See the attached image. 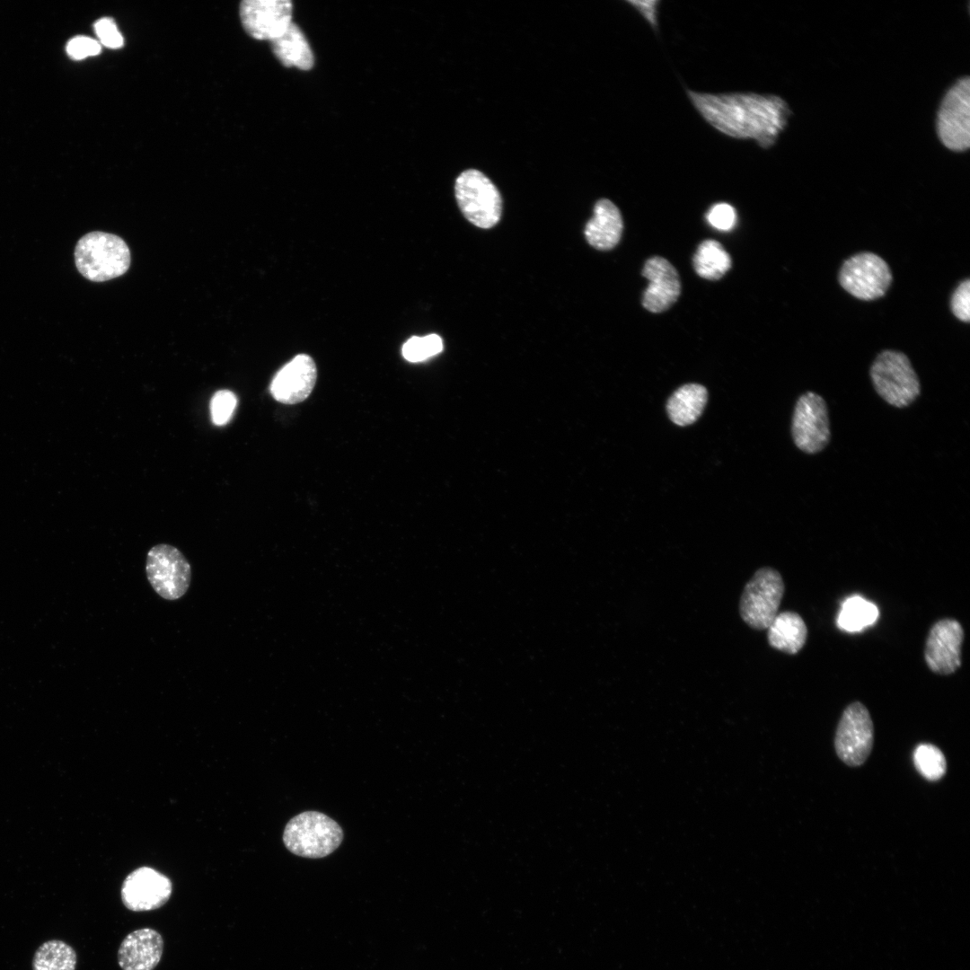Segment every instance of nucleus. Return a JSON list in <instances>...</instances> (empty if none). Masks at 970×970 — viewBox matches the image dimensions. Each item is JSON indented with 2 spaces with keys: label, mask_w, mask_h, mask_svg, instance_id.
<instances>
[{
  "label": "nucleus",
  "mask_w": 970,
  "mask_h": 970,
  "mask_svg": "<svg viewBox=\"0 0 970 970\" xmlns=\"http://www.w3.org/2000/svg\"><path fill=\"white\" fill-rule=\"evenodd\" d=\"M767 630L771 647L790 655L797 654L804 647L807 637L804 620L791 611L777 613Z\"/></svg>",
  "instance_id": "19"
},
{
  "label": "nucleus",
  "mask_w": 970,
  "mask_h": 970,
  "mask_svg": "<svg viewBox=\"0 0 970 970\" xmlns=\"http://www.w3.org/2000/svg\"><path fill=\"white\" fill-rule=\"evenodd\" d=\"M269 42L274 55L284 66H295L302 70L313 67V51L304 34L293 22Z\"/></svg>",
  "instance_id": "20"
},
{
  "label": "nucleus",
  "mask_w": 970,
  "mask_h": 970,
  "mask_svg": "<svg viewBox=\"0 0 970 970\" xmlns=\"http://www.w3.org/2000/svg\"><path fill=\"white\" fill-rule=\"evenodd\" d=\"M630 4L655 31H658V5L660 1H628Z\"/></svg>",
  "instance_id": "32"
},
{
  "label": "nucleus",
  "mask_w": 970,
  "mask_h": 970,
  "mask_svg": "<svg viewBox=\"0 0 970 970\" xmlns=\"http://www.w3.org/2000/svg\"><path fill=\"white\" fill-rule=\"evenodd\" d=\"M791 432L795 445L807 454H816L829 443L830 423L827 406L822 396L807 392L797 401Z\"/></svg>",
  "instance_id": "11"
},
{
  "label": "nucleus",
  "mask_w": 970,
  "mask_h": 970,
  "mask_svg": "<svg viewBox=\"0 0 970 970\" xmlns=\"http://www.w3.org/2000/svg\"><path fill=\"white\" fill-rule=\"evenodd\" d=\"M706 219L713 227L721 231H728L736 224V209L726 202L716 203L708 210Z\"/></svg>",
  "instance_id": "28"
},
{
  "label": "nucleus",
  "mask_w": 970,
  "mask_h": 970,
  "mask_svg": "<svg viewBox=\"0 0 970 970\" xmlns=\"http://www.w3.org/2000/svg\"><path fill=\"white\" fill-rule=\"evenodd\" d=\"M877 605L860 595H851L842 604L837 617L838 627L848 632H858L876 622Z\"/></svg>",
  "instance_id": "23"
},
{
  "label": "nucleus",
  "mask_w": 970,
  "mask_h": 970,
  "mask_svg": "<svg viewBox=\"0 0 970 970\" xmlns=\"http://www.w3.org/2000/svg\"><path fill=\"white\" fill-rule=\"evenodd\" d=\"M950 308L953 314L960 321L968 322L970 320V281H962L955 289L950 299Z\"/></svg>",
  "instance_id": "29"
},
{
  "label": "nucleus",
  "mask_w": 970,
  "mask_h": 970,
  "mask_svg": "<svg viewBox=\"0 0 970 970\" xmlns=\"http://www.w3.org/2000/svg\"><path fill=\"white\" fill-rule=\"evenodd\" d=\"M94 31L101 43L110 48L123 46L122 35L118 31L115 22L110 18H101L94 23Z\"/></svg>",
  "instance_id": "31"
},
{
  "label": "nucleus",
  "mask_w": 970,
  "mask_h": 970,
  "mask_svg": "<svg viewBox=\"0 0 970 970\" xmlns=\"http://www.w3.org/2000/svg\"><path fill=\"white\" fill-rule=\"evenodd\" d=\"M66 49L71 58L80 60L98 55L101 48L99 41L92 38L76 36L67 42Z\"/></svg>",
  "instance_id": "30"
},
{
  "label": "nucleus",
  "mask_w": 970,
  "mask_h": 970,
  "mask_svg": "<svg viewBox=\"0 0 970 970\" xmlns=\"http://www.w3.org/2000/svg\"><path fill=\"white\" fill-rule=\"evenodd\" d=\"M443 350L442 339L436 334L410 338L402 346V356L410 362H419Z\"/></svg>",
  "instance_id": "26"
},
{
  "label": "nucleus",
  "mask_w": 970,
  "mask_h": 970,
  "mask_svg": "<svg viewBox=\"0 0 970 970\" xmlns=\"http://www.w3.org/2000/svg\"><path fill=\"white\" fill-rule=\"evenodd\" d=\"M839 282L854 297L870 301L885 295L892 282V273L887 263L878 255L860 252L843 262Z\"/></svg>",
  "instance_id": "9"
},
{
  "label": "nucleus",
  "mask_w": 970,
  "mask_h": 970,
  "mask_svg": "<svg viewBox=\"0 0 970 970\" xmlns=\"http://www.w3.org/2000/svg\"><path fill=\"white\" fill-rule=\"evenodd\" d=\"M964 630L954 619H941L930 628L926 639L924 658L934 673L948 675L961 666Z\"/></svg>",
  "instance_id": "13"
},
{
  "label": "nucleus",
  "mask_w": 970,
  "mask_h": 970,
  "mask_svg": "<svg viewBox=\"0 0 970 970\" xmlns=\"http://www.w3.org/2000/svg\"><path fill=\"white\" fill-rule=\"evenodd\" d=\"M642 276L649 281L642 296L645 309L651 313H662L676 302L681 294L680 277L667 260L659 256L648 259Z\"/></svg>",
  "instance_id": "15"
},
{
  "label": "nucleus",
  "mask_w": 970,
  "mask_h": 970,
  "mask_svg": "<svg viewBox=\"0 0 970 970\" xmlns=\"http://www.w3.org/2000/svg\"><path fill=\"white\" fill-rule=\"evenodd\" d=\"M869 374L877 394L895 408L911 405L920 395L919 378L907 356L900 351H882Z\"/></svg>",
  "instance_id": "4"
},
{
  "label": "nucleus",
  "mask_w": 970,
  "mask_h": 970,
  "mask_svg": "<svg viewBox=\"0 0 970 970\" xmlns=\"http://www.w3.org/2000/svg\"><path fill=\"white\" fill-rule=\"evenodd\" d=\"M237 404L235 394L229 390L216 392L210 401V413L214 424L225 425L231 419Z\"/></svg>",
  "instance_id": "27"
},
{
  "label": "nucleus",
  "mask_w": 970,
  "mask_h": 970,
  "mask_svg": "<svg viewBox=\"0 0 970 970\" xmlns=\"http://www.w3.org/2000/svg\"><path fill=\"white\" fill-rule=\"evenodd\" d=\"M292 10L289 0H245L240 4V18L251 37L270 41L292 22Z\"/></svg>",
  "instance_id": "14"
},
{
  "label": "nucleus",
  "mask_w": 970,
  "mask_h": 970,
  "mask_svg": "<svg viewBox=\"0 0 970 970\" xmlns=\"http://www.w3.org/2000/svg\"><path fill=\"white\" fill-rule=\"evenodd\" d=\"M622 230V216L615 204L607 198L597 200L584 231L587 242L600 251L611 250L618 244Z\"/></svg>",
  "instance_id": "18"
},
{
  "label": "nucleus",
  "mask_w": 970,
  "mask_h": 970,
  "mask_svg": "<svg viewBox=\"0 0 970 970\" xmlns=\"http://www.w3.org/2000/svg\"><path fill=\"white\" fill-rule=\"evenodd\" d=\"M454 193L465 218L474 225L488 229L498 224L502 214V198L494 183L475 169L463 171L456 179Z\"/></svg>",
  "instance_id": "5"
},
{
  "label": "nucleus",
  "mask_w": 970,
  "mask_h": 970,
  "mask_svg": "<svg viewBox=\"0 0 970 970\" xmlns=\"http://www.w3.org/2000/svg\"><path fill=\"white\" fill-rule=\"evenodd\" d=\"M75 262L85 278L101 282L118 278L128 269L130 252L127 243L118 235L95 231L77 242Z\"/></svg>",
  "instance_id": "2"
},
{
  "label": "nucleus",
  "mask_w": 970,
  "mask_h": 970,
  "mask_svg": "<svg viewBox=\"0 0 970 970\" xmlns=\"http://www.w3.org/2000/svg\"><path fill=\"white\" fill-rule=\"evenodd\" d=\"M707 399L708 392L704 386L698 384H684L668 399V416L678 426L691 425L702 413Z\"/></svg>",
  "instance_id": "21"
},
{
  "label": "nucleus",
  "mask_w": 970,
  "mask_h": 970,
  "mask_svg": "<svg viewBox=\"0 0 970 970\" xmlns=\"http://www.w3.org/2000/svg\"><path fill=\"white\" fill-rule=\"evenodd\" d=\"M172 893L168 877L149 868L141 867L129 873L121 886V900L132 912H147L164 905Z\"/></svg>",
  "instance_id": "12"
},
{
  "label": "nucleus",
  "mask_w": 970,
  "mask_h": 970,
  "mask_svg": "<svg viewBox=\"0 0 970 970\" xmlns=\"http://www.w3.org/2000/svg\"><path fill=\"white\" fill-rule=\"evenodd\" d=\"M701 117L719 132L736 139L754 140L772 147L788 124L790 110L775 94L756 93H711L685 89Z\"/></svg>",
  "instance_id": "1"
},
{
  "label": "nucleus",
  "mask_w": 970,
  "mask_h": 970,
  "mask_svg": "<svg viewBox=\"0 0 970 970\" xmlns=\"http://www.w3.org/2000/svg\"><path fill=\"white\" fill-rule=\"evenodd\" d=\"M163 951L161 934L151 928L128 933L118 950V963L122 970H154Z\"/></svg>",
  "instance_id": "17"
},
{
  "label": "nucleus",
  "mask_w": 970,
  "mask_h": 970,
  "mask_svg": "<svg viewBox=\"0 0 970 970\" xmlns=\"http://www.w3.org/2000/svg\"><path fill=\"white\" fill-rule=\"evenodd\" d=\"M76 953L67 943L62 940H48L36 950L33 970H75Z\"/></svg>",
  "instance_id": "24"
},
{
  "label": "nucleus",
  "mask_w": 970,
  "mask_h": 970,
  "mask_svg": "<svg viewBox=\"0 0 970 970\" xmlns=\"http://www.w3.org/2000/svg\"><path fill=\"white\" fill-rule=\"evenodd\" d=\"M696 273L709 280H718L731 268V258L720 242L715 240L701 242L693 256Z\"/></svg>",
  "instance_id": "22"
},
{
  "label": "nucleus",
  "mask_w": 970,
  "mask_h": 970,
  "mask_svg": "<svg viewBox=\"0 0 970 970\" xmlns=\"http://www.w3.org/2000/svg\"><path fill=\"white\" fill-rule=\"evenodd\" d=\"M783 594L784 582L779 571L769 567L758 569L740 599L742 619L753 629H767L778 613Z\"/></svg>",
  "instance_id": "6"
},
{
  "label": "nucleus",
  "mask_w": 970,
  "mask_h": 970,
  "mask_svg": "<svg viewBox=\"0 0 970 970\" xmlns=\"http://www.w3.org/2000/svg\"><path fill=\"white\" fill-rule=\"evenodd\" d=\"M874 745V724L867 707L850 703L839 719L834 749L838 758L850 767H859L869 757Z\"/></svg>",
  "instance_id": "7"
},
{
  "label": "nucleus",
  "mask_w": 970,
  "mask_h": 970,
  "mask_svg": "<svg viewBox=\"0 0 970 970\" xmlns=\"http://www.w3.org/2000/svg\"><path fill=\"white\" fill-rule=\"evenodd\" d=\"M343 840V831L333 819L318 811H305L287 824L283 842L295 855L320 859L332 853Z\"/></svg>",
  "instance_id": "3"
},
{
  "label": "nucleus",
  "mask_w": 970,
  "mask_h": 970,
  "mask_svg": "<svg viewBox=\"0 0 970 970\" xmlns=\"http://www.w3.org/2000/svg\"><path fill=\"white\" fill-rule=\"evenodd\" d=\"M316 366L306 354L295 356L275 375L270 384L272 396L279 402L295 404L304 401L316 382Z\"/></svg>",
  "instance_id": "16"
},
{
  "label": "nucleus",
  "mask_w": 970,
  "mask_h": 970,
  "mask_svg": "<svg viewBox=\"0 0 970 970\" xmlns=\"http://www.w3.org/2000/svg\"><path fill=\"white\" fill-rule=\"evenodd\" d=\"M937 132L948 149L962 152L970 145V79L965 76L948 91L937 117Z\"/></svg>",
  "instance_id": "10"
},
{
  "label": "nucleus",
  "mask_w": 970,
  "mask_h": 970,
  "mask_svg": "<svg viewBox=\"0 0 970 970\" xmlns=\"http://www.w3.org/2000/svg\"><path fill=\"white\" fill-rule=\"evenodd\" d=\"M913 763L918 772L930 781L939 780L947 772V761L942 751L930 743H922L913 751Z\"/></svg>",
  "instance_id": "25"
},
{
  "label": "nucleus",
  "mask_w": 970,
  "mask_h": 970,
  "mask_svg": "<svg viewBox=\"0 0 970 970\" xmlns=\"http://www.w3.org/2000/svg\"><path fill=\"white\" fill-rule=\"evenodd\" d=\"M146 571L150 585L163 599L177 600L190 587V564L177 548L170 544L160 543L149 550Z\"/></svg>",
  "instance_id": "8"
}]
</instances>
